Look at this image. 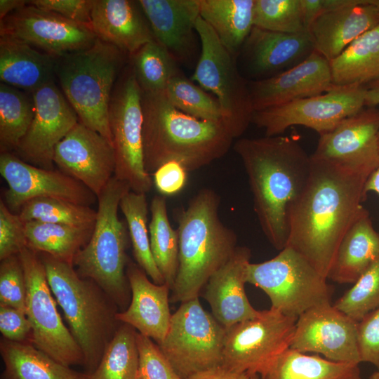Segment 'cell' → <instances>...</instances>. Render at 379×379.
I'll use <instances>...</instances> for the list:
<instances>
[{
	"label": "cell",
	"mask_w": 379,
	"mask_h": 379,
	"mask_svg": "<svg viewBox=\"0 0 379 379\" xmlns=\"http://www.w3.org/2000/svg\"><path fill=\"white\" fill-rule=\"evenodd\" d=\"M369 176L311 159L306 185L290 208L286 246L303 256L326 279L344 235L368 212L362 202Z\"/></svg>",
	"instance_id": "1"
},
{
	"label": "cell",
	"mask_w": 379,
	"mask_h": 379,
	"mask_svg": "<svg viewBox=\"0 0 379 379\" xmlns=\"http://www.w3.org/2000/svg\"><path fill=\"white\" fill-rule=\"evenodd\" d=\"M234 149L248 176L261 230L280 251L288 241L290 208L310 175V155L296 140L283 135L241 138Z\"/></svg>",
	"instance_id": "2"
},
{
	"label": "cell",
	"mask_w": 379,
	"mask_h": 379,
	"mask_svg": "<svg viewBox=\"0 0 379 379\" xmlns=\"http://www.w3.org/2000/svg\"><path fill=\"white\" fill-rule=\"evenodd\" d=\"M141 95L144 163L149 174L169 161L193 171L229 151L235 137L224 121L189 116L174 107L164 93Z\"/></svg>",
	"instance_id": "3"
},
{
	"label": "cell",
	"mask_w": 379,
	"mask_h": 379,
	"mask_svg": "<svg viewBox=\"0 0 379 379\" xmlns=\"http://www.w3.org/2000/svg\"><path fill=\"white\" fill-rule=\"evenodd\" d=\"M220 200L214 190L204 188L178 213L179 264L170 298L173 302L199 298L237 248L235 232L220 218Z\"/></svg>",
	"instance_id": "4"
},
{
	"label": "cell",
	"mask_w": 379,
	"mask_h": 379,
	"mask_svg": "<svg viewBox=\"0 0 379 379\" xmlns=\"http://www.w3.org/2000/svg\"><path fill=\"white\" fill-rule=\"evenodd\" d=\"M40 257L51 291L83 352L84 374H89L119 326L116 304L95 281L79 276L72 264L44 253Z\"/></svg>",
	"instance_id": "5"
},
{
	"label": "cell",
	"mask_w": 379,
	"mask_h": 379,
	"mask_svg": "<svg viewBox=\"0 0 379 379\" xmlns=\"http://www.w3.org/2000/svg\"><path fill=\"white\" fill-rule=\"evenodd\" d=\"M124 55L97 38L87 48L56 58L55 76L79 121L111 142L109 104Z\"/></svg>",
	"instance_id": "6"
},
{
	"label": "cell",
	"mask_w": 379,
	"mask_h": 379,
	"mask_svg": "<svg viewBox=\"0 0 379 379\" xmlns=\"http://www.w3.org/2000/svg\"><path fill=\"white\" fill-rule=\"evenodd\" d=\"M130 190L126 182L112 177L98 197L91 237L73 260L78 274L95 281L119 306L128 302L130 286L126 276L129 234L118 209Z\"/></svg>",
	"instance_id": "7"
},
{
	"label": "cell",
	"mask_w": 379,
	"mask_h": 379,
	"mask_svg": "<svg viewBox=\"0 0 379 379\" xmlns=\"http://www.w3.org/2000/svg\"><path fill=\"white\" fill-rule=\"evenodd\" d=\"M303 256L286 246L273 258L249 262L246 281L262 289L271 307L298 318L309 309L331 302L333 288Z\"/></svg>",
	"instance_id": "8"
},
{
	"label": "cell",
	"mask_w": 379,
	"mask_h": 379,
	"mask_svg": "<svg viewBox=\"0 0 379 379\" xmlns=\"http://www.w3.org/2000/svg\"><path fill=\"white\" fill-rule=\"evenodd\" d=\"M195 28L201 52L192 80L213 93L220 106L224 122L235 138H238L252 122L254 113L248 81L241 74L237 58L227 50L200 16Z\"/></svg>",
	"instance_id": "9"
},
{
	"label": "cell",
	"mask_w": 379,
	"mask_h": 379,
	"mask_svg": "<svg viewBox=\"0 0 379 379\" xmlns=\"http://www.w3.org/2000/svg\"><path fill=\"white\" fill-rule=\"evenodd\" d=\"M141 90L132 65L119 75L108 109V122L114 151V176L131 191L146 194L153 180L145 167Z\"/></svg>",
	"instance_id": "10"
},
{
	"label": "cell",
	"mask_w": 379,
	"mask_h": 379,
	"mask_svg": "<svg viewBox=\"0 0 379 379\" xmlns=\"http://www.w3.org/2000/svg\"><path fill=\"white\" fill-rule=\"evenodd\" d=\"M225 332L197 298L181 303L157 345L178 375L186 379L221 366Z\"/></svg>",
	"instance_id": "11"
},
{
	"label": "cell",
	"mask_w": 379,
	"mask_h": 379,
	"mask_svg": "<svg viewBox=\"0 0 379 379\" xmlns=\"http://www.w3.org/2000/svg\"><path fill=\"white\" fill-rule=\"evenodd\" d=\"M18 255L25 278V314L32 326L31 343L64 366H84L83 352L57 310L40 255L29 247Z\"/></svg>",
	"instance_id": "12"
},
{
	"label": "cell",
	"mask_w": 379,
	"mask_h": 379,
	"mask_svg": "<svg viewBox=\"0 0 379 379\" xmlns=\"http://www.w3.org/2000/svg\"><path fill=\"white\" fill-rule=\"evenodd\" d=\"M297 319L271 307L225 329L221 366L259 375L276 357L290 348Z\"/></svg>",
	"instance_id": "13"
},
{
	"label": "cell",
	"mask_w": 379,
	"mask_h": 379,
	"mask_svg": "<svg viewBox=\"0 0 379 379\" xmlns=\"http://www.w3.org/2000/svg\"><path fill=\"white\" fill-rule=\"evenodd\" d=\"M366 86H333L327 92L255 112L252 123L265 136L280 135L293 126H303L319 135L335 128L365 106Z\"/></svg>",
	"instance_id": "14"
},
{
	"label": "cell",
	"mask_w": 379,
	"mask_h": 379,
	"mask_svg": "<svg viewBox=\"0 0 379 379\" xmlns=\"http://www.w3.org/2000/svg\"><path fill=\"white\" fill-rule=\"evenodd\" d=\"M0 36L18 39L55 58L87 48L97 39L90 26L28 4L0 20Z\"/></svg>",
	"instance_id": "15"
},
{
	"label": "cell",
	"mask_w": 379,
	"mask_h": 379,
	"mask_svg": "<svg viewBox=\"0 0 379 379\" xmlns=\"http://www.w3.org/2000/svg\"><path fill=\"white\" fill-rule=\"evenodd\" d=\"M357 326V321L331 302L321 304L298 317L290 348L336 362L359 364Z\"/></svg>",
	"instance_id": "16"
},
{
	"label": "cell",
	"mask_w": 379,
	"mask_h": 379,
	"mask_svg": "<svg viewBox=\"0 0 379 379\" xmlns=\"http://www.w3.org/2000/svg\"><path fill=\"white\" fill-rule=\"evenodd\" d=\"M379 109H362L320 134L311 159L371 174L379 166Z\"/></svg>",
	"instance_id": "17"
},
{
	"label": "cell",
	"mask_w": 379,
	"mask_h": 379,
	"mask_svg": "<svg viewBox=\"0 0 379 379\" xmlns=\"http://www.w3.org/2000/svg\"><path fill=\"white\" fill-rule=\"evenodd\" d=\"M0 173L8 185L9 209L20 210L30 200L52 197L88 206L95 195L84 184L63 172L34 166L11 152L0 156Z\"/></svg>",
	"instance_id": "18"
},
{
	"label": "cell",
	"mask_w": 379,
	"mask_h": 379,
	"mask_svg": "<svg viewBox=\"0 0 379 379\" xmlns=\"http://www.w3.org/2000/svg\"><path fill=\"white\" fill-rule=\"evenodd\" d=\"M32 97L34 118L15 150L24 159L52 169L55 147L79 117L54 81L33 92Z\"/></svg>",
	"instance_id": "19"
},
{
	"label": "cell",
	"mask_w": 379,
	"mask_h": 379,
	"mask_svg": "<svg viewBox=\"0 0 379 379\" xmlns=\"http://www.w3.org/2000/svg\"><path fill=\"white\" fill-rule=\"evenodd\" d=\"M53 162L97 197L112 178L115 170L112 142L79 121L55 147Z\"/></svg>",
	"instance_id": "20"
},
{
	"label": "cell",
	"mask_w": 379,
	"mask_h": 379,
	"mask_svg": "<svg viewBox=\"0 0 379 379\" xmlns=\"http://www.w3.org/2000/svg\"><path fill=\"white\" fill-rule=\"evenodd\" d=\"M332 86L329 61L317 51L301 63L279 74L248 81L254 112L320 95Z\"/></svg>",
	"instance_id": "21"
},
{
	"label": "cell",
	"mask_w": 379,
	"mask_h": 379,
	"mask_svg": "<svg viewBox=\"0 0 379 379\" xmlns=\"http://www.w3.org/2000/svg\"><path fill=\"white\" fill-rule=\"evenodd\" d=\"M315 51L308 32L286 34L253 26L239 55L251 77L261 80L298 65Z\"/></svg>",
	"instance_id": "22"
},
{
	"label": "cell",
	"mask_w": 379,
	"mask_h": 379,
	"mask_svg": "<svg viewBox=\"0 0 379 379\" xmlns=\"http://www.w3.org/2000/svg\"><path fill=\"white\" fill-rule=\"evenodd\" d=\"M154 39L177 62H189L197 53L199 0H139Z\"/></svg>",
	"instance_id": "23"
},
{
	"label": "cell",
	"mask_w": 379,
	"mask_h": 379,
	"mask_svg": "<svg viewBox=\"0 0 379 379\" xmlns=\"http://www.w3.org/2000/svg\"><path fill=\"white\" fill-rule=\"evenodd\" d=\"M251 250L237 246L230 259L208 279L204 290L212 315L225 329L243 321L258 317L245 291L246 269Z\"/></svg>",
	"instance_id": "24"
},
{
	"label": "cell",
	"mask_w": 379,
	"mask_h": 379,
	"mask_svg": "<svg viewBox=\"0 0 379 379\" xmlns=\"http://www.w3.org/2000/svg\"><path fill=\"white\" fill-rule=\"evenodd\" d=\"M126 276L131 301L126 310L117 312L116 318L159 344L167 333L172 316L168 298L171 288L166 284L158 285L151 281L147 274L130 260Z\"/></svg>",
	"instance_id": "25"
},
{
	"label": "cell",
	"mask_w": 379,
	"mask_h": 379,
	"mask_svg": "<svg viewBox=\"0 0 379 379\" xmlns=\"http://www.w3.org/2000/svg\"><path fill=\"white\" fill-rule=\"evenodd\" d=\"M378 25V11L371 0H352L347 5L319 15L307 32L315 50L331 61L354 40Z\"/></svg>",
	"instance_id": "26"
},
{
	"label": "cell",
	"mask_w": 379,
	"mask_h": 379,
	"mask_svg": "<svg viewBox=\"0 0 379 379\" xmlns=\"http://www.w3.org/2000/svg\"><path fill=\"white\" fill-rule=\"evenodd\" d=\"M91 20L97 38L130 56L154 39L138 1L93 0Z\"/></svg>",
	"instance_id": "27"
},
{
	"label": "cell",
	"mask_w": 379,
	"mask_h": 379,
	"mask_svg": "<svg viewBox=\"0 0 379 379\" xmlns=\"http://www.w3.org/2000/svg\"><path fill=\"white\" fill-rule=\"evenodd\" d=\"M56 58L18 39L0 36L1 82L32 93L54 81Z\"/></svg>",
	"instance_id": "28"
},
{
	"label": "cell",
	"mask_w": 379,
	"mask_h": 379,
	"mask_svg": "<svg viewBox=\"0 0 379 379\" xmlns=\"http://www.w3.org/2000/svg\"><path fill=\"white\" fill-rule=\"evenodd\" d=\"M378 258L379 233L368 212L344 235L327 279L338 284H354Z\"/></svg>",
	"instance_id": "29"
},
{
	"label": "cell",
	"mask_w": 379,
	"mask_h": 379,
	"mask_svg": "<svg viewBox=\"0 0 379 379\" xmlns=\"http://www.w3.org/2000/svg\"><path fill=\"white\" fill-rule=\"evenodd\" d=\"M200 17L237 58L253 27L255 0H199Z\"/></svg>",
	"instance_id": "30"
},
{
	"label": "cell",
	"mask_w": 379,
	"mask_h": 379,
	"mask_svg": "<svg viewBox=\"0 0 379 379\" xmlns=\"http://www.w3.org/2000/svg\"><path fill=\"white\" fill-rule=\"evenodd\" d=\"M333 86H366L379 79V25L329 61Z\"/></svg>",
	"instance_id": "31"
},
{
	"label": "cell",
	"mask_w": 379,
	"mask_h": 379,
	"mask_svg": "<svg viewBox=\"0 0 379 379\" xmlns=\"http://www.w3.org/2000/svg\"><path fill=\"white\" fill-rule=\"evenodd\" d=\"M260 379H361L359 364L336 362L288 348L276 357Z\"/></svg>",
	"instance_id": "32"
},
{
	"label": "cell",
	"mask_w": 379,
	"mask_h": 379,
	"mask_svg": "<svg viewBox=\"0 0 379 379\" xmlns=\"http://www.w3.org/2000/svg\"><path fill=\"white\" fill-rule=\"evenodd\" d=\"M0 351L5 365L2 379H77L81 374L56 361L29 342L4 338Z\"/></svg>",
	"instance_id": "33"
},
{
	"label": "cell",
	"mask_w": 379,
	"mask_h": 379,
	"mask_svg": "<svg viewBox=\"0 0 379 379\" xmlns=\"http://www.w3.org/2000/svg\"><path fill=\"white\" fill-rule=\"evenodd\" d=\"M93 230L38 221L25 222L27 247L72 265L77 253L90 239Z\"/></svg>",
	"instance_id": "34"
},
{
	"label": "cell",
	"mask_w": 379,
	"mask_h": 379,
	"mask_svg": "<svg viewBox=\"0 0 379 379\" xmlns=\"http://www.w3.org/2000/svg\"><path fill=\"white\" fill-rule=\"evenodd\" d=\"M149 233L151 251L165 284L172 290L178 269L179 238L171 225L165 196L157 195L150 205Z\"/></svg>",
	"instance_id": "35"
},
{
	"label": "cell",
	"mask_w": 379,
	"mask_h": 379,
	"mask_svg": "<svg viewBox=\"0 0 379 379\" xmlns=\"http://www.w3.org/2000/svg\"><path fill=\"white\" fill-rule=\"evenodd\" d=\"M119 208L126 220L133 253L138 265L154 284H164V279L151 251L145 194L130 190L121 199Z\"/></svg>",
	"instance_id": "36"
},
{
	"label": "cell",
	"mask_w": 379,
	"mask_h": 379,
	"mask_svg": "<svg viewBox=\"0 0 379 379\" xmlns=\"http://www.w3.org/2000/svg\"><path fill=\"white\" fill-rule=\"evenodd\" d=\"M135 329L121 323L108 344L97 368L86 379H137L139 352Z\"/></svg>",
	"instance_id": "37"
},
{
	"label": "cell",
	"mask_w": 379,
	"mask_h": 379,
	"mask_svg": "<svg viewBox=\"0 0 379 379\" xmlns=\"http://www.w3.org/2000/svg\"><path fill=\"white\" fill-rule=\"evenodd\" d=\"M34 115V104L23 91L0 83V147L2 152L16 149Z\"/></svg>",
	"instance_id": "38"
},
{
	"label": "cell",
	"mask_w": 379,
	"mask_h": 379,
	"mask_svg": "<svg viewBox=\"0 0 379 379\" xmlns=\"http://www.w3.org/2000/svg\"><path fill=\"white\" fill-rule=\"evenodd\" d=\"M131 57L142 93H164L169 81L181 72L175 59L155 39L143 45Z\"/></svg>",
	"instance_id": "39"
},
{
	"label": "cell",
	"mask_w": 379,
	"mask_h": 379,
	"mask_svg": "<svg viewBox=\"0 0 379 379\" xmlns=\"http://www.w3.org/2000/svg\"><path fill=\"white\" fill-rule=\"evenodd\" d=\"M97 211L88 206L52 197H40L29 201L20 209L23 222L38 221L65 225L84 229H93Z\"/></svg>",
	"instance_id": "40"
},
{
	"label": "cell",
	"mask_w": 379,
	"mask_h": 379,
	"mask_svg": "<svg viewBox=\"0 0 379 379\" xmlns=\"http://www.w3.org/2000/svg\"><path fill=\"white\" fill-rule=\"evenodd\" d=\"M164 93L174 107L189 116L205 121H224L215 97L194 84L182 72L169 81Z\"/></svg>",
	"instance_id": "41"
},
{
	"label": "cell",
	"mask_w": 379,
	"mask_h": 379,
	"mask_svg": "<svg viewBox=\"0 0 379 379\" xmlns=\"http://www.w3.org/2000/svg\"><path fill=\"white\" fill-rule=\"evenodd\" d=\"M253 25L286 34L308 32L303 20L300 0H255Z\"/></svg>",
	"instance_id": "42"
},
{
	"label": "cell",
	"mask_w": 379,
	"mask_h": 379,
	"mask_svg": "<svg viewBox=\"0 0 379 379\" xmlns=\"http://www.w3.org/2000/svg\"><path fill=\"white\" fill-rule=\"evenodd\" d=\"M333 305L357 322L379 307V258Z\"/></svg>",
	"instance_id": "43"
},
{
	"label": "cell",
	"mask_w": 379,
	"mask_h": 379,
	"mask_svg": "<svg viewBox=\"0 0 379 379\" xmlns=\"http://www.w3.org/2000/svg\"><path fill=\"white\" fill-rule=\"evenodd\" d=\"M26 283L18 255L1 260L0 306L19 310L25 313Z\"/></svg>",
	"instance_id": "44"
},
{
	"label": "cell",
	"mask_w": 379,
	"mask_h": 379,
	"mask_svg": "<svg viewBox=\"0 0 379 379\" xmlns=\"http://www.w3.org/2000/svg\"><path fill=\"white\" fill-rule=\"evenodd\" d=\"M136 340L142 379H182L151 338L137 332Z\"/></svg>",
	"instance_id": "45"
},
{
	"label": "cell",
	"mask_w": 379,
	"mask_h": 379,
	"mask_svg": "<svg viewBox=\"0 0 379 379\" xmlns=\"http://www.w3.org/2000/svg\"><path fill=\"white\" fill-rule=\"evenodd\" d=\"M27 247L25 222L0 201V260L18 255Z\"/></svg>",
	"instance_id": "46"
},
{
	"label": "cell",
	"mask_w": 379,
	"mask_h": 379,
	"mask_svg": "<svg viewBox=\"0 0 379 379\" xmlns=\"http://www.w3.org/2000/svg\"><path fill=\"white\" fill-rule=\"evenodd\" d=\"M357 342L361 362L379 368V307L357 322Z\"/></svg>",
	"instance_id": "47"
},
{
	"label": "cell",
	"mask_w": 379,
	"mask_h": 379,
	"mask_svg": "<svg viewBox=\"0 0 379 379\" xmlns=\"http://www.w3.org/2000/svg\"><path fill=\"white\" fill-rule=\"evenodd\" d=\"M27 4L91 27L93 0H32Z\"/></svg>",
	"instance_id": "48"
},
{
	"label": "cell",
	"mask_w": 379,
	"mask_h": 379,
	"mask_svg": "<svg viewBox=\"0 0 379 379\" xmlns=\"http://www.w3.org/2000/svg\"><path fill=\"white\" fill-rule=\"evenodd\" d=\"M0 331L11 341H31L32 326L26 314L13 307L0 306Z\"/></svg>",
	"instance_id": "49"
},
{
	"label": "cell",
	"mask_w": 379,
	"mask_h": 379,
	"mask_svg": "<svg viewBox=\"0 0 379 379\" xmlns=\"http://www.w3.org/2000/svg\"><path fill=\"white\" fill-rule=\"evenodd\" d=\"M187 170L176 161H169L153 173L154 185L163 196H172L180 192L187 181Z\"/></svg>",
	"instance_id": "50"
},
{
	"label": "cell",
	"mask_w": 379,
	"mask_h": 379,
	"mask_svg": "<svg viewBox=\"0 0 379 379\" xmlns=\"http://www.w3.org/2000/svg\"><path fill=\"white\" fill-rule=\"evenodd\" d=\"M352 0H300L302 17L307 30L321 14L349 4Z\"/></svg>",
	"instance_id": "51"
},
{
	"label": "cell",
	"mask_w": 379,
	"mask_h": 379,
	"mask_svg": "<svg viewBox=\"0 0 379 379\" xmlns=\"http://www.w3.org/2000/svg\"><path fill=\"white\" fill-rule=\"evenodd\" d=\"M186 379H260L258 375L237 372L222 366L198 372Z\"/></svg>",
	"instance_id": "52"
},
{
	"label": "cell",
	"mask_w": 379,
	"mask_h": 379,
	"mask_svg": "<svg viewBox=\"0 0 379 379\" xmlns=\"http://www.w3.org/2000/svg\"><path fill=\"white\" fill-rule=\"evenodd\" d=\"M379 105V79L366 86L365 106L375 107Z\"/></svg>",
	"instance_id": "53"
},
{
	"label": "cell",
	"mask_w": 379,
	"mask_h": 379,
	"mask_svg": "<svg viewBox=\"0 0 379 379\" xmlns=\"http://www.w3.org/2000/svg\"><path fill=\"white\" fill-rule=\"evenodd\" d=\"M25 0H1L0 19L4 18L8 14L27 4Z\"/></svg>",
	"instance_id": "54"
},
{
	"label": "cell",
	"mask_w": 379,
	"mask_h": 379,
	"mask_svg": "<svg viewBox=\"0 0 379 379\" xmlns=\"http://www.w3.org/2000/svg\"><path fill=\"white\" fill-rule=\"evenodd\" d=\"M365 191L374 192L379 194V166L368 177L366 185Z\"/></svg>",
	"instance_id": "55"
},
{
	"label": "cell",
	"mask_w": 379,
	"mask_h": 379,
	"mask_svg": "<svg viewBox=\"0 0 379 379\" xmlns=\"http://www.w3.org/2000/svg\"><path fill=\"white\" fill-rule=\"evenodd\" d=\"M369 379H379V368L370 375Z\"/></svg>",
	"instance_id": "56"
},
{
	"label": "cell",
	"mask_w": 379,
	"mask_h": 379,
	"mask_svg": "<svg viewBox=\"0 0 379 379\" xmlns=\"http://www.w3.org/2000/svg\"><path fill=\"white\" fill-rule=\"evenodd\" d=\"M371 2L376 6L379 13V0H371Z\"/></svg>",
	"instance_id": "57"
},
{
	"label": "cell",
	"mask_w": 379,
	"mask_h": 379,
	"mask_svg": "<svg viewBox=\"0 0 379 379\" xmlns=\"http://www.w3.org/2000/svg\"><path fill=\"white\" fill-rule=\"evenodd\" d=\"M77 379H86L84 374H80L79 376Z\"/></svg>",
	"instance_id": "58"
},
{
	"label": "cell",
	"mask_w": 379,
	"mask_h": 379,
	"mask_svg": "<svg viewBox=\"0 0 379 379\" xmlns=\"http://www.w3.org/2000/svg\"><path fill=\"white\" fill-rule=\"evenodd\" d=\"M378 145H379V131H378Z\"/></svg>",
	"instance_id": "59"
},
{
	"label": "cell",
	"mask_w": 379,
	"mask_h": 379,
	"mask_svg": "<svg viewBox=\"0 0 379 379\" xmlns=\"http://www.w3.org/2000/svg\"><path fill=\"white\" fill-rule=\"evenodd\" d=\"M137 379H142V378L138 375Z\"/></svg>",
	"instance_id": "60"
}]
</instances>
